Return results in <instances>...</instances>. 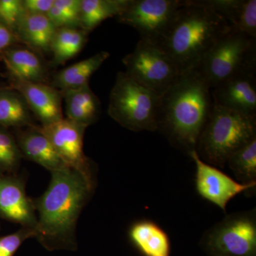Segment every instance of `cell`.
I'll return each mask as SVG.
<instances>
[{"mask_svg":"<svg viewBox=\"0 0 256 256\" xmlns=\"http://www.w3.org/2000/svg\"><path fill=\"white\" fill-rule=\"evenodd\" d=\"M50 173L48 188L34 203V237L48 250L75 248L77 222L94 180L72 168Z\"/></svg>","mask_w":256,"mask_h":256,"instance_id":"6da1fadb","label":"cell"},{"mask_svg":"<svg viewBox=\"0 0 256 256\" xmlns=\"http://www.w3.org/2000/svg\"><path fill=\"white\" fill-rule=\"evenodd\" d=\"M210 88L195 69L180 74L161 96L158 129L175 148L190 154L213 107Z\"/></svg>","mask_w":256,"mask_h":256,"instance_id":"7a4b0ae2","label":"cell"},{"mask_svg":"<svg viewBox=\"0 0 256 256\" xmlns=\"http://www.w3.org/2000/svg\"><path fill=\"white\" fill-rule=\"evenodd\" d=\"M230 31L207 0H184L159 46L180 73L196 68L207 52Z\"/></svg>","mask_w":256,"mask_h":256,"instance_id":"3957f363","label":"cell"},{"mask_svg":"<svg viewBox=\"0 0 256 256\" xmlns=\"http://www.w3.org/2000/svg\"><path fill=\"white\" fill-rule=\"evenodd\" d=\"M256 137V117L214 102L196 151L204 162L223 168L230 156Z\"/></svg>","mask_w":256,"mask_h":256,"instance_id":"277c9868","label":"cell"},{"mask_svg":"<svg viewBox=\"0 0 256 256\" xmlns=\"http://www.w3.org/2000/svg\"><path fill=\"white\" fill-rule=\"evenodd\" d=\"M161 96L142 86L126 72H119L110 94L108 112L111 118L134 132L158 129Z\"/></svg>","mask_w":256,"mask_h":256,"instance_id":"5b68a950","label":"cell"},{"mask_svg":"<svg viewBox=\"0 0 256 256\" xmlns=\"http://www.w3.org/2000/svg\"><path fill=\"white\" fill-rule=\"evenodd\" d=\"M248 68H256V40L230 30L207 52L194 69L212 89Z\"/></svg>","mask_w":256,"mask_h":256,"instance_id":"8992f818","label":"cell"},{"mask_svg":"<svg viewBox=\"0 0 256 256\" xmlns=\"http://www.w3.org/2000/svg\"><path fill=\"white\" fill-rule=\"evenodd\" d=\"M126 74L142 86L162 96L180 73L176 64L158 44L140 40L122 58Z\"/></svg>","mask_w":256,"mask_h":256,"instance_id":"52a82bcc","label":"cell"},{"mask_svg":"<svg viewBox=\"0 0 256 256\" xmlns=\"http://www.w3.org/2000/svg\"><path fill=\"white\" fill-rule=\"evenodd\" d=\"M203 244L212 256H256L255 210L226 217L207 232Z\"/></svg>","mask_w":256,"mask_h":256,"instance_id":"ba28073f","label":"cell"},{"mask_svg":"<svg viewBox=\"0 0 256 256\" xmlns=\"http://www.w3.org/2000/svg\"><path fill=\"white\" fill-rule=\"evenodd\" d=\"M184 0H128L117 16L136 28L140 40L159 44Z\"/></svg>","mask_w":256,"mask_h":256,"instance_id":"9c48e42d","label":"cell"},{"mask_svg":"<svg viewBox=\"0 0 256 256\" xmlns=\"http://www.w3.org/2000/svg\"><path fill=\"white\" fill-rule=\"evenodd\" d=\"M188 156L196 165V188L198 194L224 212L234 197L256 188V182H238L222 170L205 162L196 150L191 152Z\"/></svg>","mask_w":256,"mask_h":256,"instance_id":"30bf717a","label":"cell"},{"mask_svg":"<svg viewBox=\"0 0 256 256\" xmlns=\"http://www.w3.org/2000/svg\"><path fill=\"white\" fill-rule=\"evenodd\" d=\"M69 168L92 178L90 164L84 152V136L86 128L66 118L38 128Z\"/></svg>","mask_w":256,"mask_h":256,"instance_id":"8fae6325","label":"cell"},{"mask_svg":"<svg viewBox=\"0 0 256 256\" xmlns=\"http://www.w3.org/2000/svg\"><path fill=\"white\" fill-rule=\"evenodd\" d=\"M256 68L234 74L212 88L214 102L230 110L256 117Z\"/></svg>","mask_w":256,"mask_h":256,"instance_id":"7c38bea8","label":"cell"},{"mask_svg":"<svg viewBox=\"0 0 256 256\" xmlns=\"http://www.w3.org/2000/svg\"><path fill=\"white\" fill-rule=\"evenodd\" d=\"M13 87L23 96L28 108L41 122L42 126L54 124L64 118L60 90L46 84L15 79Z\"/></svg>","mask_w":256,"mask_h":256,"instance_id":"4fadbf2b","label":"cell"},{"mask_svg":"<svg viewBox=\"0 0 256 256\" xmlns=\"http://www.w3.org/2000/svg\"><path fill=\"white\" fill-rule=\"evenodd\" d=\"M0 216L34 228L36 224L34 203L28 198L21 180L12 176L0 178Z\"/></svg>","mask_w":256,"mask_h":256,"instance_id":"5bb4252c","label":"cell"},{"mask_svg":"<svg viewBox=\"0 0 256 256\" xmlns=\"http://www.w3.org/2000/svg\"><path fill=\"white\" fill-rule=\"evenodd\" d=\"M16 142L22 156L41 165L50 172L70 168L38 128L32 126L30 129L23 131L18 136Z\"/></svg>","mask_w":256,"mask_h":256,"instance_id":"9a60e30c","label":"cell"},{"mask_svg":"<svg viewBox=\"0 0 256 256\" xmlns=\"http://www.w3.org/2000/svg\"><path fill=\"white\" fill-rule=\"evenodd\" d=\"M60 92L62 99L65 101L66 118L86 128L98 120L101 112L100 101L89 84Z\"/></svg>","mask_w":256,"mask_h":256,"instance_id":"2e32d148","label":"cell"},{"mask_svg":"<svg viewBox=\"0 0 256 256\" xmlns=\"http://www.w3.org/2000/svg\"><path fill=\"white\" fill-rule=\"evenodd\" d=\"M228 22L230 30L256 40V0H207Z\"/></svg>","mask_w":256,"mask_h":256,"instance_id":"e0dca14e","label":"cell"},{"mask_svg":"<svg viewBox=\"0 0 256 256\" xmlns=\"http://www.w3.org/2000/svg\"><path fill=\"white\" fill-rule=\"evenodd\" d=\"M57 28L46 14L25 12L14 31L15 36L37 52H50V44Z\"/></svg>","mask_w":256,"mask_h":256,"instance_id":"ac0fdd59","label":"cell"},{"mask_svg":"<svg viewBox=\"0 0 256 256\" xmlns=\"http://www.w3.org/2000/svg\"><path fill=\"white\" fill-rule=\"evenodd\" d=\"M129 236L134 246L144 256H170L169 236L151 220H140L133 224Z\"/></svg>","mask_w":256,"mask_h":256,"instance_id":"d6986e66","label":"cell"},{"mask_svg":"<svg viewBox=\"0 0 256 256\" xmlns=\"http://www.w3.org/2000/svg\"><path fill=\"white\" fill-rule=\"evenodd\" d=\"M6 68L15 80L45 84L46 70L36 54L25 48H9L3 54Z\"/></svg>","mask_w":256,"mask_h":256,"instance_id":"ffe728a7","label":"cell"},{"mask_svg":"<svg viewBox=\"0 0 256 256\" xmlns=\"http://www.w3.org/2000/svg\"><path fill=\"white\" fill-rule=\"evenodd\" d=\"M110 56V53L100 52L62 69L54 76L52 86L58 90H70L88 85L89 79Z\"/></svg>","mask_w":256,"mask_h":256,"instance_id":"44dd1931","label":"cell"},{"mask_svg":"<svg viewBox=\"0 0 256 256\" xmlns=\"http://www.w3.org/2000/svg\"><path fill=\"white\" fill-rule=\"evenodd\" d=\"M32 126L31 110L14 89L0 90V127Z\"/></svg>","mask_w":256,"mask_h":256,"instance_id":"7402d4cb","label":"cell"},{"mask_svg":"<svg viewBox=\"0 0 256 256\" xmlns=\"http://www.w3.org/2000/svg\"><path fill=\"white\" fill-rule=\"evenodd\" d=\"M128 0H82L80 28L87 33L92 31L107 18L118 16Z\"/></svg>","mask_w":256,"mask_h":256,"instance_id":"603a6c76","label":"cell"},{"mask_svg":"<svg viewBox=\"0 0 256 256\" xmlns=\"http://www.w3.org/2000/svg\"><path fill=\"white\" fill-rule=\"evenodd\" d=\"M87 35V32L80 28H58L50 46L54 65L66 63L78 54L86 43Z\"/></svg>","mask_w":256,"mask_h":256,"instance_id":"cb8c5ba5","label":"cell"},{"mask_svg":"<svg viewBox=\"0 0 256 256\" xmlns=\"http://www.w3.org/2000/svg\"><path fill=\"white\" fill-rule=\"evenodd\" d=\"M226 164L240 183L256 182V137L234 152Z\"/></svg>","mask_w":256,"mask_h":256,"instance_id":"d4e9b609","label":"cell"},{"mask_svg":"<svg viewBox=\"0 0 256 256\" xmlns=\"http://www.w3.org/2000/svg\"><path fill=\"white\" fill-rule=\"evenodd\" d=\"M22 158L16 140L4 128L0 127V172L16 169Z\"/></svg>","mask_w":256,"mask_h":256,"instance_id":"484cf974","label":"cell"},{"mask_svg":"<svg viewBox=\"0 0 256 256\" xmlns=\"http://www.w3.org/2000/svg\"><path fill=\"white\" fill-rule=\"evenodd\" d=\"M24 13L21 0H0V20L14 34L18 21Z\"/></svg>","mask_w":256,"mask_h":256,"instance_id":"4316f807","label":"cell"},{"mask_svg":"<svg viewBox=\"0 0 256 256\" xmlns=\"http://www.w3.org/2000/svg\"><path fill=\"white\" fill-rule=\"evenodd\" d=\"M34 237V230L32 228L22 227L15 233L0 238V256H13L20 246L26 239Z\"/></svg>","mask_w":256,"mask_h":256,"instance_id":"83f0119b","label":"cell"},{"mask_svg":"<svg viewBox=\"0 0 256 256\" xmlns=\"http://www.w3.org/2000/svg\"><path fill=\"white\" fill-rule=\"evenodd\" d=\"M80 3L82 0H54V6L65 15L74 28H80Z\"/></svg>","mask_w":256,"mask_h":256,"instance_id":"f1b7e54d","label":"cell"},{"mask_svg":"<svg viewBox=\"0 0 256 256\" xmlns=\"http://www.w3.org/2000/svg\"><path fill=\"white\" fill-rule=\"evenodd\" d=\"M25 12L30 14H46L54 4V0H23Z\"/></svg>","mask_w":256,"mask_h":256,"instance_id":"f546056e","label":"cell"},{"mask_svg":"<svg viewBox=\"0 0 256 256\" xmlns=\"http://www.w3.org/2000/svg\"><path fill=\"white\" fill-rule=\"evenodd\" d=\"M16 40L14 33L0 20V50L8 48Z\"/></svg>","mask_w":256,"mask_h":256,"instance_id":"4dcf8cb0","label":"cell"}]
</instances>
